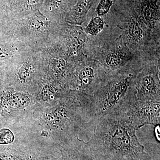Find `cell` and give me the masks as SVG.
<instances>
[{"label":"cell","mask_w":160,"mask_h":160,"mask_svg":"<svg viewBox=\"0 0 160 160\" xmlns=\"http://www.w3.org/2000/svg\"><path fill=\"white\" fill-rule=\"evenodd\" d=\"M95 0H78L72 9L67 18V22L72 25H81L85 20L88 10Z\"/></svg>","instance_id":"cell-9"},{"label":"cell","mask_w":160,"mask_h":160,"mask_svg":"<svg viewBox=\"0 0 160 160\" xmlns=\"http://www.w3.org/2000/svg\"><path fill=\"white\" fill-rule=\"evenodd\" d=\"M13 140V134L9 129H3L0 131V145L10 144Z\"/></svg>","instance_id":"cell-11"},{"label":"cell","mask_w":160,"mask_h":160,"mask_svg":"<svg viewBox=\"0 0 160 160\" xmlns=\"http://www.w3.org/2000/svg\"><path fill=\"white\" fill-rule=\"evenodd\" d=\"M46 157H44L43 158H42L40 159L39 160H51V159H49V158H45Z\"/></svg>","instance_id":"cell-14"},{"label":"cell","mask_w":160,"mask_h":160,"mask_svg":"<svg viewBox=\"0 0 160 160\" xmlns=\"http://www.w3.org/2000/svg\"><path fill=\"white\" fill-rule=\"evenodd\" d=\"M6 85H15L22 89L38 84L44 69L42 50L28 48L6 67Z\"/></svg>","instance_id":"cell-4"},{"label":"cell","mask_w":160,"mask_h":160,"mask_svg":"<svg viewBox=\"0 0 160 160\" xmlns=\"http://www.w3.org/2000/svg\"><path fill=\"white\" fill-rule=\"evenodd\" d=\"M132 80L131 73L116 77L91 94L81 95L80 104L89 121L125 112L137 99Z\"/></svg>","instance_id":"cell-2"},{"label":"cell","mask_w":160,"mask_h":160,"mask_svg":"<svg viewBox=\"0 0 160 160\" xmlns=\"http://www.w3.org/2000/svg\"><path fill=\"white\" fill-rule=\"evenodd\" d=\"M28 48L12 36L4 35L0 37V68L8 67Z\"/></svg>","instance_id":"cell-8"},{"label":"cell","mask_w":160,"mask_h":160,"mask_svg":"<svg viewBox=\"0 0 160 160\" xmlns=\"http://www.w3.org/2000/svg\"><path fill=\"white\" fill-rule=\"evenodd\" d=\"M103 26V20L100 17H96L90 21L86 30L90 34L96 35L102 29Z\"/></svg>","instance_id":"cell-10"},{"label":"cell","mask_w":160,"mask_h":160,"mask_svg":"<svg viewBox=\"0 0 160 160\" xmlns=\"http://www.w3.org/2000/svg\"><path fill=\"white\" fill-rule=\"evenodd\" d=\"M123 114L137 129L146 125L156 126L160 122V102L136 100Z\"/></svg>","instance_id":"cell-5"},{"label":"cell","mask_w":160,"mask_h":160,"mask_svg":"<svg viewBox=\"0 0 160 160\" xmlns=\"http://www.w3.org/2000/svg\"><path fill=\"white\" fill-rule=\"evenodd\" d=\"M137 130L123 113L107 114L93 121L86 142L96 160H153Z\"/></svg>","instance_id":"cell-1"},{"label":"cell","mask_w":160,"mask_h":160,"mask_svg":"<svg viewBox=\"0 0 160 160\" xmlns=\"http://www.w3.org/2000/svg\"><path fill=\"white\" fill-rule=\"evenodd\" d=\"M6 85V68H0V89Z\"/></svg>","instance_id":"cell-13"},{"label":"cell","mask_w":160,"mask_h":160,"mask_svg":"<svg viewBox=\"0 0 160 160\" xmlns=\"http://www.w3.org/2000/svg\"><path fill=\"white\" fill-rule=\"evenodd\" d=\"M49 152L51 160H96L86 142L77 138L60 142Z\"/></svg>","instance_id":"cell-6"},{"label":"cell","mask_w":160,"mask_h":160,"mask_svg":"<svg viewBox=\"0 0 160 160\" xmlns=\"http://www.w3.org/2000/svg\"><path fill=\"white\" fill-rule=\"evenodd\" d=\"M57 24L51 19L35 12L28 17L9 20L5 34L13 37L27 47L42 50L50 45L56 34Z\"/></svg>","instance_id":"cell-3"},{"label":"cell","mask_w":160,"mask_h":160,"mask_svg":"<svg viewBox=\"0 0 160 160\" xmlns=\"http://www.w3.org/2000/svg\"><path fill=\"white\" fill-rule=\"evenodd\" d=\"M134 84L138 100L160 102L159 79L158 73H143L135 80Z\"/></svg>","instance_id":"cell-7"},{"label":"cell","mask_w":160,"mask_h":160,"mask_svg":"<svg viewBox=\"0 0 160 160\" xmlns=\"http://www.w3.org/2000/svg\"><path fill=\"white\" fill-rule=\"evenodd\" d=\"M112 5V0H101L98 5L97 12L99 16L107 13Z\"/></svg>","instance_id":"cell-12"}]
</instances>
